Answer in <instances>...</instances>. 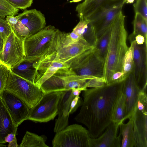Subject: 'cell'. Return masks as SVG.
Masks as SVG:
<instances>
[{"label":"cell","mask_w":147,"mask_h":147,"mask_svg":"<svg viewBox=\"0 0 147 147\" xmlns=\"http://www.w3.org/2000/svg\"><path fill=\"white\" fill-rule=\"evenodd\" d=\"M123 81L83 91L82 107L74 119L86 126L91 138H97L111 123L113 109Z\"/></svg>","instance_id":"obj_1"},{"label":"cell","mask_w":147,"mask_h":147,"mask_svg":"<svg viewBox=\"0 0 147 147\" xmlns=\"http://www.w3.org/2000/svg\"><path fill=\"white\" fill-rule=\"evenodd\" d=\"M127 34L125 27V16L121 11L112 24L110 38L105 62L104 78L107 85L108 84L114 73L122 72L124 58L129 48L127 43Z\"/></svg>","instance_id":"obj_2"},{"label":"cell","mask_w":147,"mask_h":147,"mask_svg":"<svg viewBox=\"0 0 147 147\" xmlns=\"http://www.w3.org/2000/svg\"><path fill=\"white\" fill-rule=\"evenodd\" d=\"M61 32L51 25L26 37L24 41V59H39L56 50Z\"/></svg>","instance_id":"obj_3"},{"label":"cell","mask_w":147,"mask_h":147,"mask_svg":"<svg viewBox=\"0 0 147 147\" xmlns=\"http://www.w3.org/2000/svg\"><path fill=\"white\" fill-rule=\"evenodd\" d=\"M4 90L19 97L30 109L34 106L43 94L35 84L15 74L10 69Z\"/></svg>","instance_id":"obj_4"},{"label":"cell","mask_w":147,"mask_h":147,"mask_svg":"<svg viewBox=\"0 0 147 147\" xmlns=\"http://www.w3.org/2000/svg\"><path fill=\"white\" fill-rule=\"evenodd\" d=\"M91 138L86 128L73 124L56 132L52 144L53 147H90Z\"/></svg>","instance_id":"obj_5"},{"label":"cell","mask_w":147,"mask_h":147,"mask_svg":"<svg viewBox=\"0 0 147 147\" xmlns=\"http://www.w3.org/2000/svg\"><path fill=\"white\" fill-rule=\"evenodd\" d=\"M63 91L43 94L42 97L30 109L27 120L35 123L47 122L53 120L58 114V107Z\"/></svg>","instance_id":"obj_6"},{"label":"cell","mask_w":147,"mask_h":147,"mask_svg":"<svg viewBox=\"0 0 147 147\" xmlns=\"http://www.w3.org/2000/svg\"><path fill=\"white\" fill-rule=\"evenodd\" d=\"M126 0H110L100 7L88 19L93 23L97 39L112 25L122 11Z\"/></svg>","instance_id":"obj_7"},{"label":"cell","mask_w":147,"mask_h":147,"mask_svg":"<svg viewBox=\"0 0 147 147\" xmlns=\"http://www.w3.org/2000/svg\"><path fill=\"white\" fill-rule=\"evenodd\" d=\"M132 119L135 147H147V96L146 90L141 89L131 117Z\"/></svg>","instance_id":"obj_8"},{"label":"cell","mask_w":147,"mask_h":147,"mask_svg":"<svg viewBox=\"0 0 147 147\" xmlns=\"http://www.w3.org/2000/svg\"><path fill=\"white\" fill-rule=\"evenodd\" d=\"M24 39L12 28L11 32L4 41L0 53V61L10 69L18 65L25 58Z\"/></svg>","instance_id":"obj_9"},{"label":"cell","mask_w":147,"mask_h":147,"mask_svg":"<svg viewBox=\"0 0 147 147\" xmlns=\"http://www.w3.org/2000/svg\"><path fill=\"white\" fill-rule=\"evenodd\" d=\"M94 48L83 40L65 47L60 45L59 41L55 51V59L70 67L92 52Z\"/></svg>","instance_id":"obj_10"},{"label":"cell","mask_w":147,"mask_h":147,"mask_svg":"<svg viewBox=\"0 0 147 147\" xmlns=\"http://www.w3.org/2000/svg\"><path fill=\"white\" fill-rule=\"evenodd\" d=\"M76 75L101 78L104 77L105 63L94 51L69 67Z\"/></svg>","instance_id":"obj_11"},{"label":"cell","mask_w":147,"mask_h":147,"mask_svg":"<svg viewBox=\"0 0 147 147\" xmlns=\"http://www.w3.org/2000/svg\"><path fill=\"white\" fill-rule=\"evenodd\" d=\"M55 51L40 58L34 64L33 66L36 70L34 84L39 89L42 84L58 70L69 68L67 65L55 59Z\"/></svg>","instance_id":"obj_12"},{"label":"cell","mask_w":147,"mask_h":147,"mask_svg":"<svg viewBox=\"0 0 147 147\" xmlns=\"http://www.w3.org/2000/svg\"><path fill=\"white\" fill-rule=\"evenodd\" d=\"M0 97L16 127L27 120L30 109L22 100L5 90Z\"/></svg>","instance_id":"obj_13"},{"label":"cell","mask_w":147,"mask_h":147,"mask_svg":"<svg viewBox=\"0 0 147 147\" xmlns=\"http://www.w3.org/2000/svg\"><path fill=\"white\" fill-rule=\"evenodd\" d=\"M132 41L133 42L134 75L139 86L142 84V89H146L147 43L139 45L134 40Z\"/></svg>","instance_id":"obj_14"},{"label":"cell","mask_w":147,"mask_h":147,"mask_svg":"<svg viewBox=\"0 0 147 147\" xmlns=\"http://www.w3.org/2000/svg\"><path fill=\"white\" fill-rule=\"evenodd\" d=\"M75 74L69 68H60L44 82L40 89L44 94L57 91H64Z\"/></svg>","instance_id":"obj_15"},{"label":"cell","mask_w":147,"mask_h":147,"mask_svg":"<svg viewBox=\"0 0 147 147\" xmlns=\"http://www.w3.org/2000/svg\"><path fill=\"white\" fill-rule=\"evenodd\" d=\"M141 90L136 80L133 71L124 81L122 88L125 102V120L131 117Z\"/></svg>","instance_id":"obj_16"},{"label":"cell","mask_w":147,"mask_h":147,"mask_svg":"<svg viewBox=\"0 0 147 147\" xmlns=\"http://www.w3.org/2000/svg\"><path fill=\"white\" fill-rule=\"evenodd\" d=\"M16 16L29 30L28 36L41 30L46 25L44 15L36 9L25 10Z\"/></svg>","instance_id":"obj_17"},{"label":"cell","mask_w":147,"mask_h":147,"mask_svg":"<svg viewBox=\"0 0 147 147\" xmlns=\"http://www.w3.org/2000/svg\"><path fill=\"white\" fill-rule=\"evenodd\" d=\"M119 125L113 122L97 138H91L90 147H120L121 137L117 136Z\"/></svg>","instance_id":"obj_18"},{"label":"cell","mask_w":147,"mask_h":147,"mask_svg":"<svg viewBox=\"0 0 147 147\" xmlns=\"http://www.w3.org/2000/svg\"><path fill=\"white\" fill-rule=\"evenodd\" d=\"M75 96L72 90L63 91L58 105V117L55 120V132L60 131L68 126L71 103Z\"/></svg>","instance_id":"obj_19"},{"label":"cell","mask_w":147,"mask_h":147,"mask_svg":"<svg viewBox=\"0 0 147 147\" xmlns=\"http://www.w3.org/2000/svg\"><path fill=\"white\" fill-rule=\"evenodd\" d=\"M18 127L13 121L0 97V143L5 144L4 139L8 134H17Z\"/></svg>","instance_id":"obj_20"},{"label":"cell","mask_w":147,"mask_h":147,"mask_svg":"<svg viewBox=\"0 0 147 147\" xmlns=\"http://www.w3.org/2000/svg\"><path fill=\"white\" fill-rule=\"evenodd\" d=\"M88 44L94 47L97 37L93 22L89 20H81L72 31Z\"/></svg>","instance_id":"obj_21"},{"label":"cell","mask_w":147,"mask_h":147,"mask_svg":"<svg viewBox=\"0 0 147 147\" xmlns=\"http://www.w3.org/2000/svg\"><path fill=\"white\" fill-rule=\"evenodd\" d=\"M38 59H24L17 66L10 69L15 74L35 84L36 70L33 65Z\"/></svg>","instance_id":"obj_22"},{"label":"cell","mask_w":147,"mask_h":147,"mask_svg":"<svg viewBox=\"0 0 147 147\" xmlns=\"http://www.w3.org/2000/svg\"><path fill=\"white\" fill-rule=\"evenodd\" d=\"M110 0H88L79 4L76 11L80 20L88 19L100 7Z\"/></svg>","instance_id":"obj_23"},{"label":"cell","mask_w":147,"mask_h":147,"mask_svg":"<svg viewBox=\"0 0 147 147\" xmlns=\"http://www.w3.org/2000/svg\"><path fill=\"white\" fill-rule=\"evenodd\" d=\"M120 128L119 136L122 137L121 147H133L135 146V140L131 118L126 124L121 122L119 125Z\"/></svg>","instance_id":"obj_24"},{"label":"cell","mask_w":147,"mask_h":147,"mask_svg":"<svg viewBox=\"0 0 147 147\" xmlns=\"http://www.w3.org/2000/svg\"><path fill=\"white\" fill-rule=\"evenodd\" d=\"M111 28L112 25L97 39L94 47L95 52L104 63L108 51Z\"/></svg>","instance_id":"obj_25"},{"label":"cell","mask_w":147,"mask_h":147,"mask_svg":"<svg viewBox=\"0 0 147 147\" xmlns=\"http://www.w3.org/2000/svg\"><path fill=\"white\" fill-rule=\"evenodd\" d=\"M125 99L122 90L113 109L111 115L112 122L119 125L121 122H123L125 120Z\"/></svg>","instance_id":"obj_26"},{"label":"cell","mask_w":147,"mask_h":147,"mask_svg":"<svg viewBox=\"0 0 147 147\" xmlns=\"http://www.w3.org/2000/svg\"><path fill=\"white\" fill-rule=\"evenodd\" d=\"M45 137L27 131L19 147H49L45 143L46 138Z\"/></svg>","instance_id":"obj_27"},{"label":"cell","mask_w":147,"mask_h":147,"mask_svg":"<svg viewBox=\"0 0 147 147\" xmlns=\"http://www.w3.org/2000/svg\"><path fill=\"white\" fill-rule=\"evenodd\" d=\"M133 25L134 30L132 34L129 36L130 41L138 34L143 36L147 40V20L140 14L135 13Z\"/></svg>","instance_id":"obj_28"},{"label":"cell","mask_w":147,"mask_h":147,"mask_svg":"<svg viewBox=\"0 0 147 147\" xmlns=\"http://www.w3.org/2000/svg\"><path fill=\"white\" fill-rule=\"evenodd\" d=\"M130 42L123 62L122 72L125 79L134 71L133 42V41Z\"/></svg>","instance_id":"obj_29"},{"label":"cell","mask_w":147,"mask_h":147,"mask_svg":"<svg viewBox=\"0 0 147 147\" xmlns=\"http://www.w3.org/2000/svg\"><path fill=\"white\" fill-rule=\"evenodd\" d=\"M6 18L12 29L18 35L24 38L28 36L29 30L16 16H7Z\"/></svg>","instance_id":"obj_30"},{"label":"cell","mask_w":147,"mask_h":147,"mask_svg":"<svg viewBox=\"0 0 147 147\" xmlns=\"http://www.w3.org/2000/svg\"><path fill=\"white\" fill-rule=\"evenodd\" d=\"M81 40H84L80 36L73 31L69 33L61 32L59 44L63 47H65Z\"/></svg>","instance_id":"obj_31"},{"label":"cell","mask_w":147,"mask_h":147,"mask_svg":"<svg viewBox=\"0 0 147 147\" xmlns=\"http://www.w3.org/2000/svg\"><path fill=\"white\" fill-rule=\"evenodd\" d=\"M19 10L12 6L7 0H0V16H14Z\"/></svg>","instance_id":"obj_32"},{"label":"cell","mask_w":147,"mask_h":147,"mask_svg":"<svg viewBox=\"0 0 147 147\" xmlns=\"http://www.w3.org/2000/svg\"><path fill=\"white\" fill-rule=\"evenodd\" d=\"M10 69L0 61V97L4 90Z\"/></svg>","instance_id":"obj_33"},{"label":"cell","mask_w":147,"mask_h":147,"mask_svg":"<svg viewBox=\"0 0 147 147\" xmlns=\"http://www.w3.org/2000/svg\"><path fill=\"white\" fill-rule=\"evenodd\" d=\"M12 31V28L5 17L0 16V35L5 41Z\"/></svg>","instance_id":"obj_34"},{"label":"cell","mask_w":147,"mask_h":147,"mask_svg":"<svg viewBox=\"0 0 147 147\" xmlns=\"http://www.w3.org/2000/svg\"><path fill=\"white\" fill-rule=\"evenodd\" d=\"M135 13H138L147 20V0H137L134 4Z\"/></svg>","instance_id":"obj_35"},{"label":"cell","mask_w":147,"mask_h":147,"mask_svg":"<svg viewBox=\"0 0 147 147\" xmlns=\"http://www.w3.org/2000/svg\"><path fill=\"white\" fill-rule=\"evenodd\" d=\"M10 3L17 9H25L30 7L33 0H7Z\"/></svg>","instance_id":"obj_36"},{"label":"cell","mask_w":147,"mask_h":147,"mask_svg":"<svg viewBox=\"0 0 147 147\" xmlns=\"http://www.w3.org/2000/svg\"><path fill=\"white\" fill-rule=\"evenodd\" d=\"M83 100L79 96H76L71 101L70 109L69 114H71L75 112L78 108L81 106Z\"/></svg>","instance_id":"obj_37"},{"label":"cell","mask_w":147,"mask_h":147,"mask_svg":"<svg viewBox=\"0 0 147 147\" xmlns=\"http://www.w3.org/2000/svg\"><path fill=\"white\" fill-rule=\"evenodd\" d=\"M134 40L136 43L139 45H143L145 42L147 43V40L143 36L138 34L135 36L130 41Z\"/></svg>","instance_id":"obj_38"},{"label":"cell","mask_w":147,"mask_h":147,"mask_svg":"<svg viewBox=\"0 0 147 147\" xmlns=\"http://www.w3.org/2000/svg\"><path fill=\"white\" fill-rule=\"evenodd\" d=\"M16 134L13 133H10L8 134L4 139L6 143L7 142L9 143L12 141L16 137Z\"/></svg>","instance_id":"obj_39"},{"label":"cell","mask_w":147,"mask_h":147,"mask_svg":"<svg viewBox=\"0 0 147 147\" xmlns=\"http://www.w3.org/2000/svg\"><path fill=\"white\" fill-rule=\"evenodd\" d=\"M7 146L8 147H18L19 146L17 143V140L16 137L12 141L9 143Z\"/></svg>","instance_id":"obj_40"},{"label":"cell","mask_w":147,"mask_h":147,"mask_svg":"<svg viewBox=\"0 0 147 147\" xmlns=\"http://www.w3.org/2000/svg\"><path fill=\"white\" fill-rule=\"evenodd\" d=\"M83 90L80 89H74L72 90V92L73 94L75 96H79L81 92Z\"/></svg>","instance_id":"obj_41"},{"label":"cell","mask_w":147,"mask_h":147,"mask_svg":"<svg viewBox=\"0 0 147 147\" xmlns=\"http://www.w3.org/2000/svg\"><path fill=\"white\" fill-rule=\"evenodd\" d=\"M4 41L0 35V53L3 50Z\"/></svg>","instance_id":"obj_42"},{"label":"cell","mask_w":147,"mask_h":147,"mask_svg":"<svg viewBox=\"0 0 147 147\" xmlns=\"http://www.w3.org/2000/svg\"><path fill=\"white\" fill-rule=\"evenodd\" d=\"M135 0H126V3H132Z\"/></svg>","instance_id":"obj_43"},{"label":"cell","mask_w":147,"mask_h":147,"mask_svg":"<svg viewBox=\"0 0 147 147\" xmlns=\"http://www.w3.org/2000/svg\"><path fill=\"white\" fill-rule=\"evenodd\" d=\"M82 0H72L71 1H70V3H72V2H77L79 1H82Z\"/></svg>","instance_id":"obj_44"},{"label":"cell","mask_w":147,"mask_h":147,"mask_svg":"<svg viewBox=\"0 0 147 147\" xmlns=\"http://www.w3.org/2000/svg\"><path fill=\"white\" fill-rule=\"evenodd\" d=\"M7 146V145H4L3 144L0 143V147H5Z\"/></svg>","instance_id":"obj_45"},{"label":"cell","mask_w":147,"mask_h":147,"mask_svg":"<svg viewBox=\"0 0 147 147\" xmlns=\"http://www.w3.org/2000/svg\"><path fill=\"white\" fill-rule=\"evenodd\" d=\"M87 0H85L84 1H87Z\"/></svg>","instance_id":"obj_46"},{"label":"cell","mask_w":147,"mask_h":147,"mask_svg":"<svg viewBox=\"0 0 147 147\" xmlns=\"http://www.w3.org/2000/svg\"></svg>","instance_id":"obj_47"}]
</instances>
